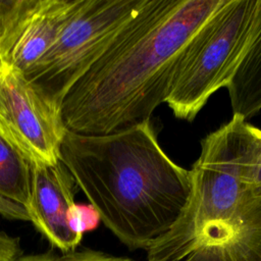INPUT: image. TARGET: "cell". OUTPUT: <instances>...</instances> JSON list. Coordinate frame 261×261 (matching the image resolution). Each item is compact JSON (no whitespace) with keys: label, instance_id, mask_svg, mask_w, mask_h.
I'll return each mask as SVG.
<instances>
[{"label":"cell","instance_id":"obj_1","mask_svg":"<svg viewBox=\"0 0 261 261\" xmlns=\"http://www.w3.org/2000/svg\"><path fill=\"white\" fill-rule=\"evenodd\" d=\"M224 0H147L60 102L67 132L107 135L151 120L178 56Z\"/></svg>","mask_w":261,"mask_h":261},{"label":"cell","instance_id":"obj_2","mask_svg":"<svg viewBox=\"0 0 261 261\" xmlns=\"http://www.w3.org/2000/svg\"><path fill=\"white\" fill-rule=\"evenodd\" d=\"M59 159L104 225L130 250H147L163 236L190 195V170L163 151L151 120L107 135L66 132Z\"/></svg>","mask_w":261,"mask_h":261},{"label":"cell","instance_id":"obj_3","mask_svg":"<svg viewBox=\"0 0 261 261\" xmlns=\"http://www.w3.org/2000/svg\"><path fill=\"white\" fill-rule=\"evenodd\" d=\"M260 145L255 126L232 115L201 141L188 201L171 227L147 249V261H182L191 253L221 246L261 219L255 177Z\"/></svg>","mask_w":261,"mask_h":261},{"label":"cell","instance_id":"obj_4","mask_svg":"<svg viewBox=\"0 0 261 261\" xmlns=\"http://www.w3.org/2000/svg\"><path fill=\"white\" fill-rule=\"evenodd\" d=\"M260 0H224L182 48L165 103L193 121L208 99L229 84L248 46Z\"/></svg>","mask_w":261,"mask_h":261},{"label":"cell","instance_id":"obj_5","mask_svg":"<svg viewBox=\"0 0 261 261\" xmlns=\"http://www.w3.org/2000/svg\"><path fill=\"white\" fill-rule=\"evenodd\" d=\"M147 0H81L47 52L24 75L58 106Z\"/></svg>","mask_w":261,"mask_h":261},{"label":"cell","instance_id":"obj_6","mask_svg":"<svg viewBox=\"0 0 261 261\" xmlns=\"http://www.w3.org/2000/svg\"><path fill=\"white\" fill-rule=\"evenodd\" d=\"M0 129L33 161L54 164L66 134L59 106L0 58Z\"/></svg>","mask_w":261,"mask_h":261},{"label":"cell","instance_id":"obj_7","mask_svg":"<svg viewBox=\"0 0 261 261\" xmlns=\"http://www.w3.org/2000/svg\"><path fill=\"white\" fill-rule=\"evenodd\" d=\"M81 0H10L0 19V58L28 71L47 52Z\"/></svg>","mask_w":261,"mask_h":261},{"label":"cell","instance_id":"obj_8","mask_svg":"<svg viewBox=\"0 0 261 261\" xmlns=\"http://www.w3.org/2000/svg\"><path fill=\"white\" fill-rule=\"evenodd\" d=\"M75 182L59 160L54 164L33 162L30 221L60 253L75 251L83 238L71 231L67 211L74 203Z\"/></svg>","mask_w":261,"mask_h":261},{"label":"cell","instance_id":"obj_9","mask_svg":"<svg viewBox=\"0 0 261 261\" xmlns=\"http://www.w3.org/2000/svg\"><path fill=\"white\" fill-rule=\"evenodd\" d=\"M33 161L0 129V217L30 221Z\"/></svg>","mask_w":261,"mask_h":261},{"label":"cell","instance_id":"obj_10","mask_svg":"<svg viewBox=\"0 0 261 261\" xmlns=\"http://www.w3.org/2000/svg\"><path fill=\"white\" fill-rule=\"evenodd\" d=\"M226 89L232 115L247 121L261 111V0L252 36Z\"/></svg>","mask_w":261,"mask_h":261},{"label":"cell","instance_id":"obj_11","mask_svg":"<svg viewBox=\"0 0 261 261\" xmlns=\"http://www.w3.org/2000/svg\"><path fill=\"white\" fill-rule=\"evenodd\" d=\"M182 261H261V219L241 227L223 245L197 250Z\"/></svg>","mask_w":261,"mask_h":261},{"label":"cell","instance_id":"obj_12","mask_svg":"<svg viewBox=\"0 0 261 261\" xmlns=\"http://www.w3.org/2000/svg\"><path fill=\"white\" fill-rule=\"evenodd\" d=\"M15 261H134L126 257L114 256L102 251L83 249L68 253H57L53 250L35 253L23 254Z\"/></svg>","mask_w":261,"mask_h":261},{"label":"cell","instance_id":"obj_13","mask_svg":"<svg viewBox=\"0 0 261 261\" xmlns=\"http://www.w3.org/2000/svg\"><path fill=\"white\" fill-rule=\"evenodd\" d=\"M101 221L98 211L91 204L73 203L67 211V224L72 232L84 238L86 232L97 228Z\"/></svg>","mask_w":261,"mask_h":261},{"label":"cell","instance_id":"obj_14","mask_svg":"<svg viewBox=\"0 0 261 261\" xmlns=\"http://www.w3.org/2000/svg\"><path fill=\"white\" fill-rule=\"evenodd\" d=\"M23 255L19 238L0 231V261H15Z\"/></svg>","mask_w":261,"mask_h":261},{"label":"cell","instance_id":"obj_15","mask_svg":"<svg viewBox=\"0 0 261 261\" xmlns=\"http://www.w3.org/2000/svg\"><path fill=\"white\" fill-rule=\"evenodd\" d=\"M255 133L259 141L260 145V153H259V159H258V165L256 170V177H255V184H256V190L257 193L261 196V129L255 126Z\"/></svg>","mask_w":261,"mask_h":261}]
</instances>
